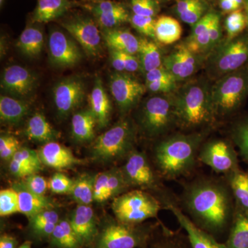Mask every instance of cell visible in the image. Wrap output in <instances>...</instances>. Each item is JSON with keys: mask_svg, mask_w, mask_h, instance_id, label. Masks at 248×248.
Here are the masks:
<instances>
[{"mask_svg": "<svg viewBox=\"0 0 248 248\" xmlns=\"http://www.w3.org/2000/svg\"><path fill=\"white\" fill-rule=\"evenodd\" d=\"M45 44L43 32L35 27H27L19 36L17 42L19 50L29 58L40 55Z\"/></svg>", "mask_w": 248, "mask_h": 248, "instance_id": "obj_30", "label": "cell"}, {"mask_svg": "<svg viewBox=\"0 0 248 248\" xmlns=\"http://www.w3.org/2000/svg\"><path fill=\"white\" fill-rule=\"evenodd\" d=\"M14 188L17 191L19 198V213L26 215L29 218L36 215L54 208V204L45 196L32 193L24 187L22 182L14 185Z\"/></svg>", "mask_w": 248, "mask_h": 248, "instance_id": "obj_22", "label": "cell"}, {"mask_svg": "<svg viewBox=\"0 0 248 248\" xmlns=\"http://www.w3.org/2000/svg\"><path fill=\"white\" fill-rule=\"evenodd\" d=\"M167 208L172 212L179 224L187 232L192 248H228L226 244L217 242L211 234L197 226L175 205L168 203Z\"/></svg>", "mask_w": 248, "mask_h": 248, "instance_id": "obj_19", "label": "cell"}, {"mask_svg": "<svg viewBox=\"0 0 248 248\" xmlns=\"http://www.w3.org/2000/svg\"><path fill=\"white\" fill-rule=\"evenodd\" d=\"M228 176L231 192L239 209L248 212V173L238 169Z\"/></svg>", "mask_w": 248, "mask_h": 248, "instance_id": "obj_34", "label": "cell"}, {"mask_svg": "<svg viewBox=\"0 0 248 248\" xmlns=\"http://www.w3.org/2000/svg\"><path fill=\"white\" fill-rule=\"evenodd\" d=\"M246 27V17L240 10L233 11L226 20V29L228 40H232L244 30Z\"/></svg>", "mask_w": 248, "mask_h": 248, "instance_id": "obj_38", "label": "cell"}, {"mask_svg": "<svg viewBox=\"0 0 248 248\" xmlns=\"http://www.w3.org/2000/svg\"><path fill=\"white\" fill-rule=\"evenodd\" d=\"M90 110L93 112L99 128L107 126L110 122L111 104L102 79L97 77L89 97Z\"/></svg>", "mask_w": 248, "mask_h": 248, "instance_id": "obj_21", "label": "cell"}, {"mask_svg": "<svg viewBox=\"0 0 248 248\" xmlns=\"http://www.w3.org/2000/svg\"><path fill=\"white\" fill-rule=\"evenodd\" d=\"M147 89L153 93H170L177 89L176 80H158L146 83Z\"/></svg>", "mask_w": 248, "mask_h": 248, "instance_id": "obj_49", "label": "cell"}, {"mask_svg": "<svg viewBox=\"0 0 248 248\" xmlns=\"http://www.w3.org/2000/svg\"><path fill=\"white\" fill-rule=\"evenodd\" d=\"M228 248H248V212L238 209L234 214Z\"/></svg>", "mask_w": 248, "mask_h": 248, "instance_id": "obj_29", "label": "cell"}, {"mask_svg": "<svg viewBox=\"0 0 248 248\" xmlns=\"http://www.w3.org/2000/svg\"><path fill=\"white\" fill-rule=\"evenodd\" d=\"M19 213V198L17 191L12 188L4 189L0 192V215L9 216Z\"/></svg>", "mask_w": 248, "mask_h": 248, "instance_id": "obj_37", "label": "cell"}, {"mask_svg": "<svg viewBox=\"0 0 248 248\" xmlns=\"http://www.w3.org/2000/svg\"><path fill=\"white\" fill-rule=\"evenodd\" d=\"M18 248H31V243L30 241H26Z\"/></svg>", "mask_w": 248, "mask_h": 248, "instance_id": "obj_60", "label": "cell"}, {"mask_svg": "<svg viewBox=\"0 0 248 248\" xmlns=\"http://www.w3.org/2000/svg\"><path fill=\"white\" fill-rule=\"evenodd\" d=\"M95 118L91 110H84L76 112L72 117V135L77 141L84 142L93 140L94 136Z\"/></svg>", "mask_w": 248, "mask_h": 248, "instance_id": "obj_28", "label": "cell"}, {"mask_svg": "<svg viewBox=\"0 0 248 248\" xmlns=\"http://www.w3.org/2000/svg\"><path fill=\"white\" fill-rule=\"evenodd\" d=\"M95 177L84 174L73 183L70 195L78 205H90L94 201V183Z\"/></svg>", "mask_w": 248, "mask_h": 248, "instance_id": "obj_35", "label": "cell"}, {"mask_svg": "<svg viewBox=\"0 0 248 248\" xmlns=\"http://www.w3.org/2000/svg\"><path fill=\"white\" fill-rule=\"evenodd\" d=\"M248 94V68H242L217 79L210 88V97L215 115H231Z\"/></svg>", "mask_w": 248, "mask_h": 248, "instance_id": "obj_4", "label": "cell"}, {"mask_svg": "<svg viewBox=\"0 0 248 248\" xmlns=\"http://www.w3.org/2000/svg\"><path fill=\"white\" fill-rule=\"evenodd\" d=\"M159 248H180L178 247L177 246H176V245H174V244H167L166 245H164V246H160Z\"/></svg>", "mask_w": 248, "mask_h": 248, "instance_id": "obj_59", "label": "cell"}, {"mask_svg": "<svg viewBox=\"0 0 248 248\" xmlns=\"http://www.w3.org/2000/svg\"><path fill=\"white\" fill-rule=\"evenodd\" d=\"M49 239L52 246L57 248L81 247L69 220H60Z\"/></svg>", "mask_w": 248, "mask_h": 248, "instance_id": "obj_33", "label": "cell"}, {"mask_svg": "<svg viewBox=\"0 0 248 248\" xmlns=\"http://www.w3.org/2000/svg\"><path fill=\"white\" fill-rule=\"evenodd\" d=\"M204 11H205V5L203 1H201L198 4L179 15V17L182 19L183 22L194 26L200 20L201 18L203 17L202 16H203Z\"/></svg>", "mask_w": 248, "mask_h": 248, "instance_id": "obj_47", "label": "cell"}, {"mask_svg": "<svg viewBox=\"0 0 248 248\" xmlns=\"http://www.w3.org/2000/svg\"><path fill=\"white\" fill-rule=\"evenodd\" d=\"M48 50L50 62L58 68L75 66L82 58L81 50L76 42L58 30L53 31L50 33Z\"/></svg>", "mask_w": 248, "mask_h": 248, "instance_id": "obj_13", "label": "cell"}, {"mask_svg": "<svg viewBox=\"0 0 248 248\" xmlns=\"http://www.w3.org/2000/svg\"><path fill=\"white\" fill-rule=\"evenodd\" d=\"M146 89V85L128 73L116 72L110 77L111 94L123 113H127L138 105Z\"/></svg>", "mask_w": 248, "mask_h": 248, "instance_id": "obj_11", "label": "cell"}, {"mask_svg": "<svg viewBox=\"0 0 248 248\" xmlns=\"http://www.w3.org/2000/svg\"><path fill=\"white\" fill-rule=\"evenodd\" d=\"M112 211L117 221L129 225H138L157 217L161 203L145 191L134 190L114 199Z\"/></svg>", "mask_w": 248, "mask_h": 248, "instance_id": "obj_6", "label": "cell"}, {"mask_svg": "<svg viewBox=\"0 0 248 248\" xmlns=\"http://www.w3.org/2000/svg\"><path fill=\"white\" fill-rule=\"evenodd\" d=\"M232 138L239 148L241 156L248 161V120L241 122L234 127Z\"/></svg>", "mask_w": 248, "mask_h": 248, "instance_id": "obj_39", "label": "cell"}, {"mask_svg": "<svg viewBox=\"0 0 248 248\" xmlns=\"http://www.w3.org/2000/svg\"><path fill=\"white\" fill-rule=\"evenodd\" d=\"M24 133L29 140L40 143H48L58 138V132L40 112H36L28 120Z\"/></svg>", "mask_w": 248, "mask_h": 248, "instance_id": "obj_26", "label": "cell"}, {"mask_svg": "<svg viewBox=\"0 0 248 248\" xmlns=\"http://www.w3.org/2000/svg\"><path fill=\"white\" fill-rule=\"evenodd\" d=\"M22 184L26 188L37 195L45 196L48 189V182L37 173L24 178Z\"/></svg>", "mask_w": 248, "mask_h": 248, "instance_id": "obj_44", "label": "cell"}, {"mask_svg": "<svg viewBox=\"0 0 248 248\" xmlns=\"http://www.w3.org/2000/svg\"><path fill=\"white\" fill-rule=\"evenodd\" d=\"M132 26L146 37L155 39V23L153 17H144L134 14L130 19Z\"/></svg>", "mask_w": 248, "mask_h": 248, "instance_id": "obj_40", "label": "cell"}, {"mask_svg": "<svg viewBox=\"0 0 248 248\" xmlns=\"http://www.w3.org/2000/svg\"><path fill=\"white\" fill-rule=\"evenodd\" d=\"M71 6L68 0H38L32 19L38 23L50 22L64 14Z\"/></svg>", "mask_w": 248, "mask_h": 248, "instance_id": "obj_27", "label": "cell"}, {"mask_svg": "<svg viewBox=\"0 0 248 248\" xmlns=\"http://www.w3.org/2000/svg\"><path fill=\"white\" fill-rule=\"evenodd\" d=\"M31 103L7 95L0 97V119L3 123L16 125L29 114Z\"/></svg>", "mask_w": 248, "mask_h": 248, "instance_id": "obj_25", "label": "cell"}, {"mask_svg": "<svg viewBox=\"0 0 248 248\" xmlns=\"http://www.w3.org/2000/svg\"><path fill=\"white\" fill-rule=\"evenodd\" d=\"M85 96L84 81L72 77L59 81L54 86L53 100L58 115L66 117L81 105Z\"/></svg>", "mask_w": 248, "mask_h": 248, "instance_id": "obj_12", "label": "cell"}, {"mask_svg": "<svg viewBox=\"0 0 248 248\" xmlns=\"http://www.w3.org/2000/svg\"><path fill=\"white\" fill-rule=\"evenodd\" d=\"M17 241L14 236L9 234L1 235L0 238V248H16Z\"/></svg>", "mask_w": 248, "mask_h": 248, "instance_id": "obj_57", "label": "cell"}, {"mask_svg": "<svg viewBox=\"0 0 248 248\" xmlns=\"http://www.w3.org/2000/svg\"><path fill=\"white\" fill-rule=\"evenodd\" d=\"M110 60L112 66L115 68L116 71L122 72V73L125 71L122 52L110 50Z\"/></svg>", "mask_w": 248, "mask_h": 248, "instance_id": "obj_55", "label": "cell"}, {"mask_svg": "<svg viewBox=\"0 0 248 248\" xmlns=\"http://www.w3.org/2000/svg\"><path fill=\"white\" fill-rule=\"evenodd\" d=\"M209 35H210V42H211L212 48L217 46L218 41L221 39V31L220 25V17L216 14L213 23L209 29Z\"/></svg>", "mask_w": 248, "mask_h": 248, "instance_id": "obj_53", "label": "cell"}, {"mask_svg": "<svg viewBox=\"0 0 248 248\" xmlns=\"http://www.w3.org/2000/svg\"><path fill=\"white\" fill-rule=\"evenodd\" d=\"M231 192L223 183L200 179L186 187L184 205L200 228L219 232L226 228L232 215Z\"/></svg>", "mask_w": 248, "mask_h": 248, "instance_id": "obj_1", "label": "cell"}, {"mask_svg": "<svg viewBox=\"0 0 248 248\" xmlns=\"http://www.w3.org/2000/svg\"><path fill=\"white\" fill-rule=\"evenodd\" d=\"M123 54L124 68L125 71L128 73H134L138 71L140 68V62L139 58H136L135 55L122 53Z\"/></svg>", "mask_w": 248, "mask_h": 248, "instance_id": "obj_54", "label": "cell"}, {"mask_svg": "<svg viewBox=\"0 0 248 248\" xmlns=\"http://www.w3.org/2000/svg\"><path fill=\"white\" fill-rule=\"evenodd\" d=\"M60 221L59 214L53 209L44 210L29 218L30 228L48 223H58Z\"/></svg>", "mask_w": 248, "mask_h": 248, "instance_id": "obj_46", "label": "cell"}, {"mask_svg": "<svg viewBox=\"0 0 248 248\" xmlns=\"http://www.w3.org/2000/svg\"><path fill=\"white\" fill-rule=\"evenodd\" d=\"M248 61V37H235L217 46L207 62V71L213 78L241 69Z\"/></svg>", "mask_w": 248, "mask_h": 248, "instance_id": "obj_7", "label": "cell"}, {"mask_svg": "<svg viewBox=\"0 0 248 248\" xmlns=\"http://www.w3.org/2000/svg\"><path fill=\"white\" fill-rule=\"evenodd\" d=\"M9 170L13 175L17 177L24 178V179L31 174L37 173L35 170L32 169L30 166L14 159L10 161Z\"/></svg>", "mask_w": 248, "mask_h": 248, "instance_id": "obj_50", "label": "cell"}, {"mask_svg": "<svg viewBox=\"0 0 248 248\" xmlns=\"http://www.w3.org/2000/svg\"><path fill=\"white\" fill-rule=\"evenodd\" d=\"M202 0H179L177 4V12L179 15L198 4Z\"/></svg>", "mask_w": 248, "mask_h": 248, "instance_id": "obj_56", "label": "cell"}, {"mask_svg": "<svg viewBox=\"0 0 248 248\" xmlns=\"http://www.w3.org/2000/svg\"><path fill=\"white\" fill-rule=\"evenodd\" d=\"M176 125L184 130L208 126L216 119L210 97V88L202 81L184 85L173 96Z\"/></svg>", "mask_w": 248, "mask_h": 248, "instance_id": "obj_3", "label": "cell"}, {"mask_svg": "<svg viewBox=\"0 0 248 248\" xmlns=\"http://www.w3.org/2000/svg\"><path fill=\"white\" fill-rule=\"evenodd\" d=\"M37 153L42 164L52 169H69L81 162L69 148L55 141L45 143Z\"/></svg>", "mask_w": 248, "mask_h": 248, "instance_id": "obj_20", "label": "cell"}, {"mask_svg": "<svg viewBox=\"0 0 248 248\" xmlns=\"http://www.w3.org/2000/svg\"><path fill=\"white\" fill-rule=\"evenodd\" d=\"M62 27L90 56H97L100 52L102 37L97 25L92 19L86 17L74 18L63 22Z\"/></svg>", "mask_w": 248, "mask_h": 248, "instance_id": "obj_14", "label": "cell"}, {"mask_svg": "<svg viewBox=\"0 0 248 248\" xmlns=\"http://www.w3.org/2000/svg\"><path fill=\"white\" fill-rule=\"evenodd\" d=\"M136 129L128 120H121L99 135L92 146V155L97 161H114L128 156L133 151Z\"/></svg>", "mask_w": 248, "mask_h": 248, "instance_id": "obj_5", "label": "cell"}, {"mask_svg": "<svg viewBox=\"0 0 248 248\" xmlns=\"http://www.w3.org/2000/svg\"><path fill=\"white\" fill-rule=\"evenodd\" d=\"M215 16L216 14L215 13H209L201 18L200 20L194 25L192 33L188 37H197L208 31L215 19Z\"/></svg>", "mask_w": 248, "mask_h": 248, "instance_id": "obj_51", "label": "cell"}, {"mask_svg": "<svg viewBox=\"0 0 248 248\" xmlns=\"http://www.w3.org/2000/svg\"><path fill=\"white\" fill-rule=\"evenodd\" d=\"M158 80H176L164 66L146 73V84ZM177 81V80H176Z\"/></svg>", "mask_w": 248, "mask_h": 248, "instance_id": "obj_52", "label": "cell"}, {"mask_svg": "<svg viewBox=\"0 0 248 248\" xmlns=\"http://www.w3.org/2000/svg\"><path fill=\"white\" fill-rule=\"evenodd\" d=\"M140 124L151 138L164 135L175 123L173 96L156 95L147 99L140 115Z\"/></svg>", "mask_w": 248, "mask_h": 248, "instance_id": "obj_8", "label": "cell"}, {"mask_svg": "<svg viewBox=\"0 0 248 248\" xmlns=\"http://www.w3.org/2000/svg\"><path fill=\"white\" fill-rule=\"evenodd\" d=\"M109 172L99 173L95 176L94 183V201L102 203L104 202V195L107 190Z\"/></svg>", "mask_w": 248, "mask_h": 248, "instance_id": "obj_48", "label": "cell"}, {"mask_svg": "<svg viewBox=\"0 0 248 248\" xmlns=\"http://www.w3.org/2000/svg\"><path fill=\"white\" fill-rule=\"evenodd\" d=\"M205 135L202 133L177 134L160 141L155 158L160 173L166 179L185 175L195 166Z\"/></svg>", "mask_w": 248, "mask_h": 248, "instance_id": "obj_2", "label": "cell"}, {"mask_svg": "<svg viewBox=\"0 0 248 248\" xmlns=\"http://www.w3.org/2000/svg\"><path fill=\"white\" fill-rule=\"evenodd\" d=\"M139 60L143 72H148L163 66L161 50L156 44L148 38L140 39Z\"/></svg>", "mask_w": 248, "mask_h": 248, "instance_id": "obj_32", "label": "cell"}, {"mask_svg": "<svg viewBox=\"0 0 248 248\" xmlns=\"http://www.w3.org/2000/svg\"><path fill=\"white\" fill-rule=\"evenodd\" d=\"M4 0H0V5H1V6H2L3 4H4Z\"/></svg>", "mask_w": 248, "mask_h": 248, "instance_id": "obj_63", "label": "cell"}, {"mask_svg": "<svg viewBox=\"0 0 248 248\" xmlns=\"http://www.w3.org/2000/svg\"><path fill=\"white\" fill-rule=\"evenodd\" d=\"M69 221L81 247L95 241L97 236V221L90 205H78Z\"/></svg>", "mask_w": 248, "mask_h": 248, "instance_id": "obj_18", "label": "cell"}, {"mask_svg": "<svg viewBox=\"0 0 248 248\" xmlns=\"http://www.w3.org/2000/svg\"><path fill=\"white\" fill-rule=\"evenodd\" d=\"M246 11H247L248 21V0H246Z\"/></svg>", "mask_w": 248, "mask_h": 248, "instance_id": "obj_62", "label": "cell"}, {"mask_svg": "<svg viewBox=\"0 0 248 248\" xmlns=\"http://www.w3.org/2000/svg\"><path fill=\"white\" fill-rule=\"evenodd\" d=\"M220 6L223 11L228 13L233 12L239 8L232 0H220Z\"/></svg>", "mask_w": 248, "mask_h": 248, "instance_id": "obj_58", "label": "cell"}, {"mask_svg": "<svg viewBox=\"0 0 248 248\" xmlns=\"http://www.w3.org/2000/svg\"><path fill=\"white\" fill-rule=\"evenodd\" d=\"M182 28L174 18L163 16L155 23V39L165 45H172L180 40Z\"/></svg>", "mask_w": 248, "mask_h": 248, "instance_id": "obj_31", "label": "cell"}, {"mask_svg": "<svg viewBox=\"0 0 248 248\" xmlns=\"http://www.w3.org/2000/svg\"><path fill=\"white\" fill-rule=\"evenodd\" d=\"M198 159L217 173L228 175L238 170L236 152L226 140H212L201 146Z\"/></svg>", "mask_w": 248, "mask_h": 248, "instance_id": "obj_10", "label": "cell"}, {"mask_svg": "<svg viewBox=\"0 0 248 248\" xmlns=\"http://www.w3.org/2000/svg\"><path fill=\"white\" fill-rule=\"evenodd\" d=\"M37 78L32 72L19 65L5 68L1 80V88L16 97H27L37 86Z\"/></svg>", "mask_w": 248, "mask_h": 248, "instance_id": "obj_16", "label": "cell"}, {"mask_svg": "<svg viewBox=\"0 0 248 248\" xmlns=\"http://www.w3.org/2000/svg\"><path fill=\"white\" fill-rule=\"evenodd\" d=\"M20 143L11 135H1L0 138V156L5 161H11L20 148Z\"/></svg>", "mask_w": 248, "mask_h": 248, "instance_id": "obj_43", "label": "cell"}, {"mask_svg": "<svg viewBox=\"0 0 248 248\" xmlns=\"http://www.w3.org/2000/svg\"><path fill=\"white\" fill-rule=\"evenodd\" d=\"M74 181L71 180L62 173L54 174L48 181V189L52 192L58 195L70 194L73 187Z\"/></svg>", "mask_w": 248, "mask_h": 248, "instance_id": "obj_42", "label": "cell"}, {"mask_svg": "<svg viewBox=\"0 0 248 248\" xmlns=\"http://www.w3.org/2000/svg\"><path fill=\"white\" fill-rule=\"evenodd\" d=\"M122 170L129 186L153 188L156 186V177L151 165L140 152L133 151L127 156Z\"/></svg>", "mask_w": 248, "mask_h": 248, "instance_id": "obj_17", "label": "cell"}, {"mask_svg": "<svg viewBox=\"0 0 248 248\" xmlns=\"http://www.w3.org/2000/svg\"><path fill=\"white\" fill-rule=\"evenodd\" d=\"M104 40L110 50L135 55L140 47V39L124 29H105L102 33Z\"/></svg>", "mask_w": 248, "mask_h": 248, "instance_id": "obj_24", "label": "cell"}, {"mask_svg": "<svg viewBox=\"0 0 248 248\" xmlns=\"http://www.w3.org/2000/svg\"><path fill=\"white\" fill-rule=\"evenodd\" d=\"M108 179L107 190L104 195V202L118 197L129 187L122 169H113L108 170Z\"/></svg>", "mask_w": 248, "mask_h": 248, "instance_id": "obj_36", "label": "cell"}, {"mask_svg": "<svg viewBox=\"0 0 248 248\" xmlns=\"http://www.w3.org/2000/svg\"><path fill=\"white\" fill-rule=\"evenodd\" d=\"M98 23L105 29H113L130 20L127 10L120 3L104 1L94 9Z\"/></svg>", "mask_w": 248, "mask_h": 248, "instance_id": "obj_23", "label": "cell"}, {"mask_svg": "<svg viewBox=\"0 0 248 248\" xmlns=\"http://www.w3.org/2000/svg\"><path fill=\"white\" fill-rule=\"evenodd\" d=\"M134 14L144 17H153L156 12V4L154 0H132Z\"/></svg>", "mask_w": 248, "mask_h": 248, "instance_id": "obj_45", "label": "cell"}, {"mask_svg": "<svg viewBox=\"0 0 248 248\" xmlns=\"http://www.w3.org/2000/svg\"><path fill=\"white\" fill-rule=\"evenodd\" d=\"M202 59L193 53L184 43L177 46L174 50L163 59V66L177 81L190 78L198 71Z\"/></svg>", "mask_w": 248, "mask_h": 248, "instance_id": "obj_15", "label": "cell"}, {"mask_svg": "<svg viewBox=\"0 0 248 248\" xmlns=\"http://www.w3.org/2000/svg\"><path fill=\"white\" fill-rule=\"evenodd\" d=\"M239 7L241 6V5L243 4V3H244V0H232Z\"/></svg>", "mask_w": 248, "mask_h": 248, "instance_id": "obj_61", "label": "cell"}, {"mask_svg": "<svg viewBox=\"0 0 248 248\" xmlns=\"http://www.w3.org/2000/svg\"><path fill=\"white\" fill-rule=\"evenodd\" d=\"M12 159L27 165L38 172L42 169V163L38 153L27 147H22L18 150Z\"/></svg>", "mask_w": 248, "mask_h": 248, "instance_id": "obj_41", "label": "cell"}, {"mask_svg": "<svg viewBox=\"0 0 248 248\" xmlns=\"http://www.w3.org/2000/svg\"><path fill=\"white\" fill-rule=\"evenodd\" d=\"M148 232L136 225L108 223L98 234L94 248H137L146 242Z\"/></svg>", "mask_w": 248, "mask_h": 248, "instance_id": "obj_9", "label": "cell"}]
</instances>
